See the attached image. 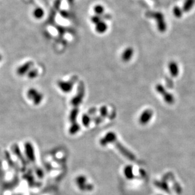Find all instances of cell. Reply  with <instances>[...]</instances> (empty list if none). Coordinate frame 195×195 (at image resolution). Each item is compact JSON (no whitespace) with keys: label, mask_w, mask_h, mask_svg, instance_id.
Listing matches in <instances>:
<instances>
[{"label":"cell","mask_w":195,"mask_h":195,"mask_svg":"<svg viewBox=\"0 0 195 195\" xmlns=\"http://www.w3.org/2000/svg\"><path fill=\"white\" fill-rule=\"evenodd\" d=\"M156 90L163 97L165 102H167V104H172L174 103V96H173L171 93L166 91V90L162 85L158 84L156 86Z\"/></svg>","instance_id":"6da1fadb"},{"label":"cell","mask_w":195,"mask_h":195,"mask_svg":"<svg viewBox=\"0 0 195 195\" xmlns=\"http://www.w3.org/2000/svg\"><path fill=\"white\" fill-rule=\"evenodd\" d=\"M27 97L35 105L39 104L42 100V95L34 89H31L28 91Z\"/></svg>","instance_id":"7a4b0ae2"},{"label":"cell","mask_w":195,"mask_h":195,"mask_svg":"<svg viewBox=\"0 0 195 195\" xmlns=\"http://www.w3.org/2000/svg\"><path fill=\"white\" fill-rule=\"evenodd\" d=\"M153 17L156 19L158 30L161 32H164L167 29V25H166L163 14L160 12L154 13H153Z\"/></svg>","instance_id":"3957f363"},{"label":"cell","mask_w":195,"mask_h":195,"mask_svg":"<svg viewBox=\"0 0 195 195\" xmlns=\"http://www.w3.org/2000/svg\"><path fill=\"white\" fill-rule=\"evenodd\" d=\"M113 143L115 144V147H116L119 150V151L122 155H124L126 158H129V160H131V161L135 160L136 157H135L134 155L131 152H130V151L128 150H127L125 147H124L123 145H122V144L120 143L117 140L114 141Z\"/></svg>","instance_id":"277c9868"},{"label":"cell","mask_w":195,"mask_h":195,"mask_svg":"<svg viewBox=\"0 0 195 195\" xmlns=\"http://www.w3.org/2000/svg\"><path fill=\"white\" fill-rule=\"evenodd\" d=\"M153 112L151 109H146L144 110L141 114L139 121L140 123L142 125H145L148 124L150 121L151 119L153 117Z\"/></svg>","instance_id":"5b68a950"},{"label":"cell","mask_w":195,"mask_h":195,"mask_svg":"<svg viewBox=\"0 0 195 195\" xmlns=\"http://www.w3.org/2000/svg\"><path fill=\"white\" fill-rule=\"evenodd\" d=\"M25 153L26 157L31 162H34L35 160V151L33 145L30 142H26L24 145Z\"/></svg>","instance_id":"8992f818"},{"label":"cell","mask_w":195,"mask_h":195,"mask_svg":"<svg viewBox=\"0 0 195 195\" xmlns=\"http://www.w3.org/2000/svg\"><path fill=\"white\" fill-rule=\"evenodd\" d=\"M117 140V136L113 132H109L106 134L104 138L100 140V144L102 146H106L108 143H113Z\"/></svg>","instance_id":"52a82bcc"},{"label":"cell","mask_w":195,"mask_h":195,"mask_svg":"<svg viewBox=\"0 0 195 195\" xmlns=\"http://www.w3.org/2000/svg\"><path fill=\"white\" fill-rule=\"evenodd\" d=\"M134 54V49L131 47H127L124 49V52L122 54V60L125 62L129 61L132 58Z\"/></svg>","instance_id":"ba28073f"},{"label":"cell","mask_w":195,"mask_h":195,"mask_svg":"<svg viewBox=\"0 0 195 195\" xmlns=\"http://www.w3.org/2000/svg\"><path fill=\"white\" fill-rule=\"evenodd\" d=\"M95 31L99 34H103L108 29V25L103 20H100L99 22L95 24Z\"/></svg>","instance_id":"9c48e42d"},{"label":"cell","mask_w":195,"mask_h":195,"mask_svg":"<svg viewBox=\"0 0 195 195\" xmlns=\"http://www.w3.org/2000/svg\"><path fill=\"white\" fill-rule=\"evenodd\" d=\"M169 68L170 70V73L173 77L177 76L179 74V68L177 64L174 61H171L169 64Z\"/></svg>","instance_id":"30bf717a"},{"label":"cell","mask_w":195,"mask_h":195,"mask_svg":"<svg viewBox=\"0 0 195 195\" xmlns=\"http://www.w3.org/2000/svg\"><path fill=\"white\" fill-rule=\"evenodd\" d=\"M59 86L62 91L64 92H69L73 87V84L69 82H60L59 83Z\"/></svg>","instance_id":"8fae6325"},{"label":"cell","mask_w":195,"mask_h":195,"mask_svg":"<svg viewBox=\"0 0 195 195\" xmlns=\"http://www.w3.org/2000/svg\"><path fill=\"white\" fill-rule=\"evenodd\" d=\"M124 175L127 179L131 180L134 178V174H133V169L131 165H127L124 168Z\"/></svg>","instance_id":"7c38bea8"},{"label":"cell","mask_w":195,"mask_h":195,"mask_svg":"<svg viewBox=\"0 0 195 195\" xmlns=\"http://www.w3.org/2000/svg\"><path fill=\"white\" fill-rule=\"evenodd\" d=\"M195 3V0H186L183 8V11L184 12L189 11Z\"/></svg>","instance_id":"4fadbf2b"},{"label":"cell","mask_w":195,"mask_h":195,"mask_svg":"<svg viewBox=\"0 0 195 195\" xmlns=\"http://www.w3.org/2000/svg\"><path fill=\"white\" fill-rule=\"evenodd\" d=\"M33 15L35 18L41 19L45 15L44 10H43V9H42L41 8H36L34 10V11L33 12Z\"/></svg>","instance_id":"5bb4252c"},{"label":"cell","mask_w":195,"mask_h":195,"mask_svg":"<svg viewBox=\"0 0 195 195\" xmlns=\"http://www.w3.org/2000/svg\"><path fill=\"white\" fill-rule=\"evenodd\" d=\"M94 11H95L96 15L100 16V15H102V14H103V13L105 11V8L103 6L100 5H98L96 6H95V8H94Z\"/></svg>","instance_id":"9a60e30c"},{"label":"cell","mask_w":195,"mask_h":195,"mask_svg":"<svg viewBox=\"0 0 195 195\" xmlns=\"http://www.w3.org/2000/svg\"><path fill=\"white\" fill-rule=\"evenodd\" d=\"M183 10L179 8L178 6H175L174 8H173V13L175 17L177 18H180L183 15Z\"/></svg>","instance_id":"2e32d148"},{"label":"cell","mask_w":195,"mask_h":195,"mask_svg":"<svg viewBox=\"0 0 195 195\" xmlns=\"http://www.w3.org/2000/svg\"><path fill=\"white\" fill-rule=\"evenodd\" d=\"M79 128H80L79 125L78 124H77L76 122H74L73 125H72V126L70 127V128L69 129V132L72 135L76 134L77 132H78V131L79 130Z\"/></svg>","instance_id":"e0dca14e"},{"label":"cell","mask_w":195,"mask_h":195,"mask_svg":"<svg viewBox=\"0 0 195 195\" xmlns=\"http://www.w3.org/2000/svg\"><path fill=\"white\" fill-rule=\"evenodd\" d=\"M155 184L157 186V187H159L160 188H161L162 190H165L166 192L167 193H169V187L167 185V184H166L164 182H157V184L155 183Z\"/></svg>","instance_id":"ac0fdd59"},{"label":"cell","mask_w":195,"mask_h":195,"mask_svg":"<svg viewBox=\"0 0 195 195\" xmlns=\"http://www.w3.org/2000/svg\"><path fill=\"white\" fill-rule=\"evenodd\" d=\"M82 122L84 126H88L90 123V122H91V119H90L89 115L87 114H84L82 118Z\"/></svg>","instance_id":"d6986e66"},{"label":"cell","mask_w":195,"mask_h":195,"mask_svg":"<svg viewBox=\"0 0 195 195\" xmlns=\"http://www.w3.org/2000/svg\"><path fill=\"white\" fill-rule=\"evenodd\" d=\"M77 114H78V110L77 111L75 110L71 112L70 115V119L71 122H74L76 121Z\"/></svg>","instance_id":"ffe728a7"},{"label":"cell","mask_w":195,"mask_h":195,"mask_svg":"<svg viewBox=\"0 0 195 195\" xmlns=\"http://www.w3.org/2000/svg\"><path fill=\"white\" fill-rule=\"evenodd\" d=\"M101 113H102V116H105V115L106 114V107H102L101 108Z\"/></svg>","instance_id":"44dd1931"},{"label":"cell","mask_w":195,"mask_h":195,"mask_svg":"<svg viewBox=\"0 0 195 195\" xmlns=\"http://www.w3.org/2000/svg\"><path fill=\"white\" fill-rule=\"evenodd\" d=\"M158 195H162V194H158Z\"/></svg>","instance_id":"7402d4cb"}]
</instances>
